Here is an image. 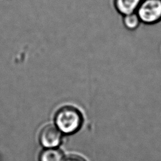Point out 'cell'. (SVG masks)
<instances>
[{
  "label": "cell",
  "mask_w": 161,
  "mask_h": 161,
  "mask_svg": "<svg viewBox=\"0 0 161 161\" xmlns=\"http://www.w3.org/2000/svg\"><path fill=\"white\" fill-rule=\"evenodd\" d=\"M54 121L55 125L62 133L71 134L80 128L82 123V116L76 108L64 106L57 111Z\"/></svg>",
  "instance_id": "6da1fadb"
},
{
  "label": "cell",
  "mask_w": 161,
  "mask_h": 161,
  "mask_svg": "<svg viewBox=\"0 0 161 161\" xmlns=\"http://www.w3.org/2000/svg\"><path fill=\"white\" fill-rule=\"evenodd\" d=\"M136 13L142 23L157 24L161 21V0H142Z\"/></svg>",
  "instance_id": "7a4b0ae2"
},
{
  "label": "cell",
  "mask_w": 161,
  "mask_h": 161,
  "mask_svg": "<svg viewBox=\"0 0 161 161\" xmlns=\"http://www.w3.org/2000/svg\"><path fill=\"white\" fill-rule=\"evenodd\" d=\"M40 142L45 148H54L57 147L62 140V132L52 124H48L43 126L39 134Z\"/></svg>",
  "instance_id": "3957f363"
},
{
  "label": "cell",
  "mask_w": 161,
  "mask_h": 161,
  "mask_svg": "<svg viewBox=\"0 0 161 161\" xmlns=\"http://www.w3.org/2000/svg\"><path fill=\"white\" fill-rule=\"evenodd\" d=\"M142 0H114L116 10L123 16L136 12Z\"/></svg>",
  "instance_id": "277c9868"
},
{
  "label": "cell",
  "mask_w": 161,
  "mask_h": 161,
  "mask_svg": "<svg viewBox=\"0 0 161 161\" xmlns=\"http://www.w3.org/2000/svg\"><path fill=\"white\" fill-rule=\"evenodd\" d=\"M64 154L58 148H47L43 150L39 157L40 161H64Z\"/></svg>",
  "instance_id": "5b68a950"
},
{
  "label": "cell",
  "mask_w": 161,
  "mask_h": 161,
  "mask_svg": "<svg viewBox=\"0 0 161 161\" xmlns=\"http://www.w3.org/2000/svg\"><path fill=\"white\" fill-rule=\"evenodd\" d=\"M123 25L129 30H135L137 29L142 23L137 13H133L131 14L123 15Z\"/></svg>",
  "instance_id": "8992f818"
},
{
  "label": "cell",
  "mask_w": 161,
  "mask_h": 161,
  "mask_svg": "<svg viewBox=\"0 0 161 161\" xmlns=\"http://www.w3.org/2000/svg\"><path fill=\"white\" fill-rule=\"evenodd\" d=\"M64 161H86L82 157L75 155V154H72L69 156H67Z\"/></svg>",
  "instance_id": "52a82bcc"
}]
</instances>
